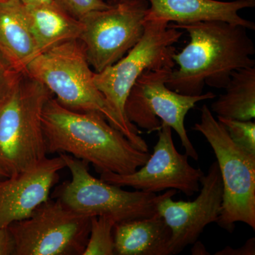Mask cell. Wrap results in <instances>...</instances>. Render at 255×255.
Listing matches in <instances>:
<instances>
[{
    "label": "cell",
    "mask_w": 255,
    "mask_h": 255,
    "mask_svg": "<svg viewBox=\"0 0 255 255\" xmlns=\"http://www.w3.org/2000/svg\"><path fill=\"white\" fill-rule=\"evenodd\" d=\"M169 25L189 36L187 46L172 55L178 68L167 81L178 93L201 95L205 85L225 89L235 71L255 65L254 42L244 26L219 21Z\"/></svg>",
    "instance_id": "6da1fadb"
},
{
    "label": "cell",
    "mask_w": 255,
    "mask_h": 255,
    "mask_svg": "<svg viewBox=\"0 0 255 255\" xmlns=\"http://www.w3.org/2000/svg\"><path fill=\"white\" fill-rule=\"evenodd\" d=\"M42 125L48 153H67L92 164L99 173H133L150 154L137 149L102 114L63 107L51 97L46 102Z\"/></svg>",
    "instance_id": "7a4b0ae2"
},
{
    "label": "cell",
    "mask_w": 255,
    "mask_h": 255,
    "mask_svg": "<svg viewBox=\"0 0 255 255\" xmlns=\"http://www.w3.org/2000/svg\"><path fill=\"white\" fill-rule=\"evenodd\" d=\"M53 96L23 71L0 108V169L11 177L47 158L42 116Z\"/></svg>",
    "instance_id": "3957f363"
},
{
    "label": "cell",
    "mask_w": 255,
    "mask_h": 255,
    "mask_svg": "<svg viewBox=\"0 0 255 255\" xmlns=\"http://www.w3.org/2000/svg\"><path fill=\"white\" fill-rule=\"evenodd\" d=\"M162 21H145L138 42L117 63L94 74V82L123 126L126 137L139 150L148 152V146L136 126L128 120L126 102L137 79L147 70L174 68V45L183 31Z\"/></svg>",
    "instance_id": "277c9868"
},
{
    "label": "cell",
    "mask_w": 255,
    "mask_h": 255,
    "mask_svg": "<svg viewBox=\"0 0 255 255\" xmlns=\"http://www.w3.org/2000/svg\"><path fill=\"white\" fill-rule=\"evenodd\" d=\"M85 48L79 39L56 45L37 55L25 71L48 89L60 105L80 112L102 114L126 136L123 126L96 87Z\"/></svg>",
    "instance_id": "5b68a950"
},
{
    "label": "cell",
    "mask_w": 255,
    "mask_h": 255,
    "mask_svg": "<svg viewBox=\"0 0 255 255\" xmlns=\"http://www.w3.org/2000/svg\"><path fill=\"white\" fill-rule=\"evenodd\" d=\"M200 111V122L192 128L201 132L212 147L223 183L222 211L216 223L229 232L237 222L255 230V155L232 141L207 105Z\"/></svg>",
    "instance_id": "8992f818"
},
{
    "label": "cell",
    "mask_w": 255,
    "mask_h": 255,
    "mask_svg": "<svg viewBox=\"0 0 255 255\" xmlns=\"http://www.w3.org/2000/svg\"><path fill=\"white\" fill-rule=\"evenodd\" d=\"M72 175L70 182L59 186L54 192L69 209L91 216L109 215L117 223L150 217L157 213V205L169 194L157 195L135 190L128 191L122 187L97 179L90 174L89 163L67 153H59Z\"/></svg>",
    "instance_id": "52a82bcc"
},
{
    "label": "cell",
    "mask_w": 255,
    "mask_h": 255,
    "mask_svg": "<svg viewBox=\"0 0 255 255\" xmlns=\"http://www.w3.org/2000/svg\"><path fill=\"white\" fill-rule=\"evenodd\" d=\"M174 68L147 70L137 79L125 105L128 120L148 132L156 131L165 124L179 135L185 153L198 160L199 155L187 135L184 121L188 112L201 101L216 97L209 92L198 96L182 95L167 86Z\"/></svg>",
    "instance_id": "ba28073f"
},
{
    "label": "cell",
    "mask_w": 255,
    "mask_h": 255,
    "mask_svg": "<svg viewBox=\"0 0 255 255\" xmlns=\"http://www.w3.org/2000/svg\"><path fill=\"white\" fill-rule=\"evenodd\" d=\"M92 217L69 209L59 199L49 198L27 219L8 227L14 240L15 255H82Z\"/></svg>",
    "instance_id": "9c48e42d"
},
{
    "label": "cell",
    "mask_w": 255,
    "mask_h": 255,
    "mask_svg": "<svg viewBox=\"0 0 255 255\" xmlns=\"http://www.w3.org/2000/svg\"><path fill=\"white\" fill-rule=\"evenodd\" d=\"M148 6L147 0H130L91 11L79 19V40L95 73L117 63L136 44L144 32Z\"/></svg>",
    "instance_id": "30bf717a"
},
{
    "label": "cell",
    "mask_w": 255,
    "mask_h": 255,
    "mask_svg": "<svg viewBox=\"0 0 255 255\" xmlns=\"http://www.w3.org/2000/svg\"><path fill=\"white\" fill-rule=\"evenodd\" d=\"M157 131L158 140L153 153L140 169L127 174L105 172L101 174L100 179L118 187H132L154 194L175 189L191 196L199 191L200 179L205 174L201 169L190 165L187 154L178 152L171 127L162 123Z\"/></svg>",
    "instance_id": "8fae6325"
},
{
    "label": "cell",
    "mask_w": 255,
    "mask_h": 255,
    "mask_svg": "<svg viewBox=\"0 0 255 255\" xmlns=\"http://www.w3.org/2000/svg\"><path fill=\"white\" fill-rule=\"evenodd\" d=\"M201 189L195 200L174 201L177 190L170 189L159 201L157 213L172 231L169 255L182 253L186 247L194 244L204 228L216 223L222 211L223 187L219 164L214 162L208 173L200 179Z\"/></svg>",
    "instance_id": "7c38bea8"
},
{
    "label": "cell",
    "mask_w": 255,
    "mask_h": 255,
    "mask_svg": "<svg viewBox=\"0 0 255 255\" xmlns=\"http://www.w3.org/2000/svg\"><path fill=\"white\" fill-rule=\"evenodd\" d=\"M66 167L60 156L45 159L14 177H0V229L27 219L37 206L49 199L50 190Z\"/></svg>",
    "instance_id": "4fadbf2b"
},
{
    "label": "cell",
    "mask_w": 255,
    "mask_h": 255,
    "mask_svg": "<svg viewBox=\"0 0 255 255\" xmlns=\"http://www.w3.org/2000/svg\"><path fill=\"white\" fill-rule=\"evenodd\" d=\"M148 9L145 21L175 23L219 21L255 29V23L241 17L242 9L253 8L255 0H147Z\"/></svg>",
    "instance_id": "5bb4252c"
},
{
    "label": "cell",
    "mask_w": 255,
    "mask_h": 255,
    "mask_svg": "<svg viewBox=\"0 0 255 255\" xmlns=\"http://www.w3.org/2000/svg\"><path fill=\"white\" fill-rule=\"evenodd\" d=\"M113 234L115 255H169L172 231L157 213L117 223Z\"/></svg>",
    "instance_id": "9a60e30c"
},
{
    "label": "cell",
    "mask_w": 255,
    "mask_h": 255,
    "mask_svg": "<svg viewBox=\"0 0 255 255\" xmlns=\"http://www.w3.org/2000/svg\"><path fill=\"white\" fill-rule=\"evenodd\" d=\"M22 11L39 54L63 42L79 39L81 22L58 4H22Z\"/></svg>",
    "instance_id": "2e32d148"
},
{
    "label": "cell",
    "mask_w": 255,
    "mask_h": 255,
    "mask_svg": "<svg viewBox=\"0 0 255 255\" xmlns=\"http://www.w3.org/2000/svg\"><path fill=\"white\" fill-rule=\"evenodd\" d=\"M0 52L20 71L39 54L22 11L16 0L0 3Z\"/></svg>",
    "instance_id": "e0dca14e"
},
{
    "label": "cell",
    "mask_w": 255,
    "mask_h": 255,
    "mask_svg": "<svg viewBox=\"0 0 255 255\" xmlns=\"http://www.w3.org/2000/svg\"><path fill=\"white\" fill-rule=\"evenodd\" d=\"M226 93L211 104L217 117L251 121L255 117V67L239 69L231 75Z\"/></svg>",
    "instance_id": "ac0fdd59"
},
{
    "label": "cell",
    "mask_w": 255,
    "mask_h": 255,
    "mask_svg": "<svg viewBox=\"0 0 255 255\" xmlns=\"http://www.w3.org/2000/svg\"><path fill=\"white\" fill-rule=\"evenodd\" d=\"M117 221L109 215L92 216L90 235L82 255H114V228Z\"/></svg>",
    "instance_id": "d6986e66"
},
{
    "label": "cell",
    "mask_w": 255,
    "mask_h": 255,
    "mask_svg": "<svg viewBox=\"0 0 255 255\" xmlns=\"http://www.w3.org/2000/svg\"><path fill=\"white\" fill-rule=\"evenodd\" d=\"M217 120L238 147L247 153L255 155V123L253 120L239 121L221 117H217Z\"/></svg>",
    "instance_id": "ffe728a7"
},
{
    "label": "cell",
    "mask_w": 255,
    "mask_h": 255,
    "mask_svg": "<svg viewBox=\"0 0 255 255\" xmlns=\"http://www.w3.org/2000/svg\"><path fill=\"white\" fill-rule=\"evenodd\" d=\"M56 4L73 17L80 19L87 13L108 9L112 5L104 0H55Z\"/></svg>",
    "instance_id": "44dd1931"
},
{
    "label": "cell",
    "mask_w": 255,
    "mask_h": 255,
    "mask_svg": "<svg viewBox=\"0 0 255 255\" xmlns=\"http://www.w3.org/2000/svg\"><path fill=\"white\" fill-rule=\"evenodd\" d=\"M23 72L15 68L0 52V92L12 88Z\"/></svg>",
    "instance_id": "7402d4cb"
},
{
    "label": "cell",
    "mask_w": 255,
    "mask_h": 255,
    "mask_svg": "<svg viewBox=\"0 0 255 255\" xmlns=\"http://www.w3.org/2000/svg\"><path fill=\"white\" fill-rule=\"evenodd\" d=\"M216 255H255V238L248 240L244 246L233 249L231 247H226L222 251L215 253Z\"/></svg>",
    "instance_id": "603a6c76"
},
{
    "label": "cell",
    "mask_w": 255,
    "mask_h": 255,
    "mask_svg": "<svg viewBox=\"0 0 255 255\" xmlns=\"http://www.w3.org/2000/svg\"><path fill=\"white\" fill-rule=\"evenodd\" d=\"M15 255V245L8 228L0 229V255Z\"/></svg>",
    "instance_id": "cb8c5ba5"
},
{
    "label": "cell",
    "mask_w": 255,
    "mask_h": 255,
    "mask_svg": "<svg viewBox=\"0 0 255 255\" xmlns=\"http://www.w3.org/2000/svg\"><path fill=\"white\" fill-rule=\"evenodd\" d=\"M25 5H57L55 0H16Z\"/></svg>",
    "instance_id": "d4e9b609"
},
{
    "label": "cell",
    "mask_w": 255,
    "mask_h": 255,
    "mask_svg": "<svg viewBox=\"0 0 255 255\" xmlns=\"http://www.w3.org/2000/svg\"><path fill=\"white\" fill-rule=\"evenodd\" d=\"M194 244V247L191 249V254L194 255H209V253H208L206 251L205 247L200 242L196 241Z\"/></svg>",
    "instance_id": "484cf974"
},
{
    "label": "cell",
    "mask_w": 255,
    "mask_h": 255,
    "mask_svg": "<svg viewBox=\"0 0 255 255\" xmlns=\"http://www.w3.org/2000/svg\"><path fill=\"white\" fill-rule=\"evenodd\" d=\"M13 87L12 88L10 89V90L0 92V108H1V106H2L3 103L4 102V101L6 100V98H7V97L9 96L10 92H11V90H12Z\"/></svg>",
    "instance_id": "4316f807"
},
{
    "label": "cell",
    "mask_w": 255,
    "mask_h": 255,
    "mask_svg": "<svg viewBox=\"0 0 255 255\" xmlns=\"http://www.w3.org/2000/svg\"><path fill=\"white\" fill-rule=\"evenodd\" d=\"M130 1V0H107V2L110 5H115L119 3L126 2V1Z\"/></svg>",
    "instance_id": "83f0119b"
},
{
    "label": "cell",
    "mask_w": 255,
    "mask_h": 255,
    "mask_svg": "<svg viewBox=\"0 0 255 255\" xmlns=\"http://www.w3.org/2000/svg\"><path fill=\"white\" fill-rule=\"evenodd\" d=\"M0 177L6 178L5 177L4 174L3 173V172L1 170V169H0Z\"/></svg>",
    "instance_id": "f1b7e54d"
},
{
    "label": "cell",
    "mask_w": 255,
    "mask_h": 255,
    "mask_svg": "<svg viewBox=\"0 0 255 255\" xmlns=\"http://www.w3.org/2000/svg\"><path fill=\"white\" fill-rule=\"evenodd\" d=\"M7 1V0H0V3L3 2V1Z\"/></svg>",
    "instance_id": "f546056e"
}]
</instances>
